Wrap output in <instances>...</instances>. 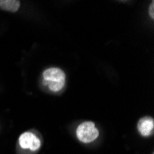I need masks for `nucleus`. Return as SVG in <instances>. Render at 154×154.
I'll return each mask as SVG.
<instances>
[{"instance_id": "nucleus-1", "label": "nucleus", "mask_w": 154, "mask_h": 154, "mask_svg": "<svg viewBox=\"0 0 154 154\" xmlns=\"http://www.w3.org/2000/svg\"><path fill=\"white\" fill-rule=\"evenodd\" d=\"M43 83L53 92L63 90L66 85V74L61 68L49 67L43 72Z\"/></svg>"}, {"instance_id": "nucleus-2", "label": "nucleus", "mask_w": 154, "mask_h": 154, "mask_svg": "<svg viewBox=\"0 0 154 154\" xmlns=\"http://www.w3.org/2000/svg\"><path fill=\"white\" fill-rule=\"evenodd\" d=\"M76 135L82 143H91L99 137V130L93 122L85 121L77 128Z\"/></svg>"}, {"instance_id": "nucleus-3", "label": "nucleus", "mask_w": 154, "mask_h": 154, "mask_svg": "<svg viewBox=\"0 0 154 154\" xmlns=\"http://www.w3.org/2000/svg\"><path fill=\"white\" fill-rule=\"evenodd\" d=\"M19 144L24 149L36 151L41 147V140H40V138L32 132L26 131L20 136Z\"/></svg>"}, {"instance_id": "nucleus-4", "label": "nucleus", "mask_w": 154, "mask_h": 154, "mask_svg": "<svg viewBox=\"0 0 154 154\" xmlns=\"http://www.w3.org/2000/svg\"><path fill=\"white\" fill-rule=\"evenodd\" d=\"M137 130L142 137H149L154 131V119L151 116H144L137 122Z\"/></svg>"}, {"instance_id": "nucleus-5", "label": "nucleus", "mask_w": 154, "mask_h": 154, "mask_svg": "<svg viewBox=\"0 0 154 154\" xmlns=\"http://www.w3.org/2000/svg\"><path fill=\"white\" fill-rule=\"evenodd\" d=\"M20 7V0H0V9L8 12H17Z\"/></svg>"}, {"instance_id": "nucleus-6", "label": "nucleus", "mask_w": 154, "mask_h": 154, "mask_svg": "<svg viewBox=\"0 0 154 154\" xmlns=\"http://www.w3.org/2000/svg\"><path fill=\"white\" fill-rule=\"evenodd\" d=\"M149 15L152 20L154 19V2L153 1H151L149 8Z\"/></svg>"}]
</instances>
